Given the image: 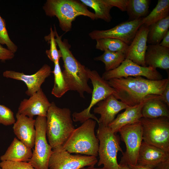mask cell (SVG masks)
Masks as SVG:
<instances>
[{"label": "cell", "instance_id": "cell-1", "mask_svg": "<svg viewBox=\"0 0 169 169\" xmlns=\"http://www.w3.org/2000/svg\"><path fill=\"white\" fill-rule=\"evenodd\" d=\"M108 81L115 91V97L128 106H132L142 102L150 95H161L169 83V78L151 80L138 76Z\"/></svg>", "mask_w": 169, "mask_h": 169}, {"label": "cell", "instance_id": "cell-2", "mask_svg": "<svg viewBox=\"0 0 169 169\" xmlns=\"http://www.w3.org/2000/svg\"><path fill=\"white\" fill-rule=\"evenodd\" d=\"M54 31L64 63L62 72L64 80L69 90L77 91L80 97L84 98V93L91 94L92 91L88 84L89 78L87 68L74 57L70 50L71 46L68 40H62V37L58 35L55 26Z\"/></svg>", "mask_w": 169, "mask_h": 169}, {"label": "cell", "instance_id": "cell-3", "mask_svg": "<svg viewBox=\"0 0 169 169\" xmlns=\"http://www.w3.org/2000/svg\"><path fill=\"white\" fill-rule=\"evenodd\" d=\"M46 118V135L52 149L62 146L75 129L71 112L68 108L51 103Z\"/></svg>", "mask_w": 169, "mask_h": 169}, {"label": "cell", "instance_id": "cell-4", "mask_svg": "<svg viewBox=\"0 0 169 169\" xmlns=\"http://www.w3.org/2000/svg\"><path fill=\"white\" fill-rule=\"evenodd\" d=\"M43 8L47 16L57 18L59 27L65 33L71 30L73 22L78 16L82 15L96 19L95 13L80 1L47 0Z\"/></svg>", "mask_w": 169, "mask_h": 169}, {"label": "cell", "instance_id": "cell-5", "mask_svg": "<svg viewBox=\"0 0 169 169\" xmlns=\"http://www.w3.org/2000/svg\"><path fill=\"white\" fill-rule=\"evenodd\" d=\"M96 121L89 119L75 129L62 146L69 153L96 157L98 155L99 140L95 129Z\"/></svg>", "mask_w": 169, "mask_h": 169}, {"label": "cell", "instance_id": "cell-6", "mask_svg": "<svg viewBox=\"0 0 169 169\" xmlns=\"http://www.w3.org/2000/svg\"><path fill=\"white\" fill-rule=\"evenodd\" d=\"M98 125L96 136L99 143L98 166L103 165L106 169H118L117 154L119 151L123 152L120 146L119 137L108 126Z\"/></svg>", "mask_w": 169, "mask_h": 169}, {"label": "cell", "instance_id": "cell-7", "mask_svg": "<svg viewBox=\"0 0 169 169\" xmlns=\"http://www.w3.org/2000/svg\"><path fill=\"white\" fill-rule=\"evenodd\" d=\"M89 79L93 86L92 97L89 106L86 109L79 112H74L72 114V120L74 122L82 123L87 120L91 119L95 120L98 123V119L90 113L92 108L99 102L103 100L115 91L108 83L95 70H91L87 68Z\"/></svg>", "mask_w": 169, "mask_h": 169}, {"label": "cell", "instance_id": "cell-8", "mask_svg": "<svg viewBox=\"0 0 169 169\" xmlns=\"http://www.w3.org/2000/svg\"><path fill=\"white\" fill-rule=\"evenodd\" d=\"M143 141L169 152V118H141Z\"/></svg>", "mask_w": 169, "mask_h": 169}, {"label": "cell", "instance_id": "cell-9", "mask_svg": "<svg viewBox=\"0 0 169 169\" xmlns=\"http://www.w3.org/2000/svg\"><path fill=\"white\" fill-rule=\"evenodd\" d=\"M36 135L34 150L28 162L36 169H49V161L52 148L46 139V118L37 116L35 119Z\"/></svg>", "mask_w": 169, "mask_h": 169}, {"label": "cell", "instance_id": "cell-10", "mask_svg": "<svg viewBox=\"0 0 169 169\" xmlns=\"http://www.w3.org/2000/svg\"><path fill=\"white\" fill-rule=\"evenodd\" d=\"M118 132L126 147L125 152L122 153L119 164L137 165L139 150L143 141L141 123L139 121L125 125L120 129Z\"/></svg>", "mask_w": 169, "mask_h": 169}, {"label": "cell", "instance_id": "cell-11", "mask_svg": "<svg viewBox=\"0 0 169 169\" xmlns=\"http://www.w3.org/2000/svg\"><path fill=\"white\" fill-rule=\"evenodd\" d=\"M98 161L96 157L79 154L72 155L62 146L52 149L49 161V169H80L95 166Z\"/></svg>", "mask_w": 169, "mask_h": 169}, {"label": "cell", "instance_id": "cell-12", "mask_svg": "<svg viewBox=\"0 0 169 169\" xmlns=\"http://www.w3.org/2000/svg\"><path fill=\"white\" fill-rule=\"evenodd\" d=\"M138 76L144 77L151 80H159L163 79L162 75L156 69L151 67L140 66L127 59L124 60L116 69L105 71L102 77L108 81L113 79Z\"/></svg>", "mask_w": 169, "mask_h": 169}, {"label": "cell", "instance_id": "cell-13", "mask_svg": "<svg viewBox=\"0 0 169 169\" xmlns=\"http://www.w3.org/2000/svg\"><path fill=\"white\" fill-rule=\"evenodd\" d=\"M142 18L124 22L107 30H94L89 33V36L95 40L105 38L116 39L129 45L142 25Z\"/></svg>", "mask_w": 169, "mask_h": 169}, {"label": "cell", "instance_id": "cell-14", "mask_svg": "<svg viewBox=\"0 0 169 169\" xmlns=\"http://www.w3.org/2000/svg\"><path fill=\"white\" fill-rule=\"evenodd\" d=\"M52 71L49 65L45 64L35 73L31 75L25 74L12 70H7L3 73L4 77L21 81L27 87L26 94L31 96L38 91L45 79L51 74Z\"/></svg>", "mask_w": 169, "mask_h": 169}, {"label": "cell", "instance_id": "cell-15", "mask_svg": "<svg viewBox=\"0 0 169 169\" xmlns=\"http://www.w3.org/2000/svg\"><path fill=\"white\" fill-rule=\"evenodd\" d=\"M50 105L41 88L29 99L21 101L17 113L32 118L35 115L46 117Z\"/></svg>", "mask_w": 169, "mask_h": 169}, {"label": "cell", "instance_id": "cell-16", "mask_svg": "<svg viewBox=\"0 0 169 169\" xmlns=\"http://www.w3.org/2000/svg\"><path fill=\"white\" fill-rule=\"evenodd\" d=\"M148 27L142 24L136 33L132 41L129 45L125 54V59L135 63L146 67L144 58L147 48V36Z\"/></svg>", "mask_w": 169, "mask_h": 169}, {"label": "cell", "instance_id": "cell-17", "mask_svg": "<svg viewBox=\"0 0 169 169\" xmlns=\"http://www.w3.org/2000/svg\"><path fill=\"white\" fill-rule=\"evenodd\" d=\"M94 109V113L100 115L98 124L108 126L115 118L116 115L129 106L111 95L97 104Z\"/></svg>", "mask_w": 169, "mask_h": 169}, {"label": "cell", "instance_id": "cell-18", "mask_svg": "<svg viewBox=\"0 0 169 169\" xmlns=\"http://www.w3.org/2000/svg\"><path fill=\"white\" fill-rule=\"evenodd\" d=\"M16 117L17 120L13 127L14 134L26 146L33 148L36 135L35 120L18 113Z\"/></svg>", "mask_w": 169, "mask_h": 169}, {"label": "cell", "instance_id": "cell-19", "mask_svg": "<svg viewBox=\"0 0 169 169\" xmlns=\"http://www.w3.org/2000/svg\"><path fill=\"white\" fill-rule=\"evenodd\" d=\"M168 159H169V152L142 141L137 164L153 168L160 163Z\"/></svg>", "mask_w": 169, "mask_h": 169}, {"label": "cell", "instance_id": "cell-20", "mask_svg": "<svg viewBox=\"0 0 169 169\" xmlns=\"http://www.w3.org/2000/svg\"><path fill=\"white\" fill-rule=\"evenodd\" d=\"M146 67L164 70L169 69V48L164 47L159 44H149L144 58Z\"/></svg>", "mask_w": 169, "mask_h": 169}, {"label": "cell", "instance_id": "cell-21", "mask_svg": "<svg viewBox=\"0 0 169 169\" xmlns=\"http://www.w3.org/2000/svg\"><path fill=\"white\" fill-rule=\"evenodd\" d=\"M150 95L142 102L132 106H128L123 112L118 114L116 117L108 125L114 133L118 132L122 127L139 122L142 117V108Z\"/></svg>", "mask_w": 169, "mask_h": 169}, {"label": "cell", "instance_id": "cell-22", "mask_svg": "<svg viewBox=\"0 0 169 169\" xmlns=\"http://www.w3.org/2000/svg\"><path fill=\"white\" fill-rule=\"evenodd\" d=\"M141 114L142 117L145 118H169V107L162 100L161 95H151L142 108Z\"/></svg>", "mask_w": 169, "mask_h": 169}, {"label": "cell", "instance_id": "cell-23", "mask_svg": "<svg viewBox=\"0 0 169 169\" xmlns=\"http://www.w3.org/2000/svg\"><path fill=\"white\" fill-rule=\"evenodd\" d=\"M33 155L32 149L15 137L5 153L1 156V161H9L28 162Z\"/></svg>", "mask_w": 169, "mask_h": 169}, {"label": "cell", "instance_id": "cell-24", "mask_svg": "<svg viewBox=\"0 0 169 169\" xmlns=\"http://www.w3.org/2000/svg\"><path fill=\"white\" fill-rule=\"evenodd\" d=\"M169 28V16L148 26L147 43L152 45L159 44Z\"/></svg>", "mask_w": 169, "mask_h": 169}, {"label": "cell", "instance_id": "cell-25", "mask_svg": "<svg viewBox=\"0 0 169 169\" xmlns=\"http://www.w3.org/2000/svg\"><path fill=\"white\" fill-rule=\"evenodd\" d=\"M149 0H128L126 11L129 21L143 18L149 14Z\"/></svg>", "mask_w": 169, "mask_h": 169}, {"label": "cell", "instance_id": "cell-26", "mask_svg": "<svg viewBox=\"0 0 169 169\" xmlns=\"http://www.w3.org/2000/svg\"><path fill=\"white\" fill-rule=\"evenodd\" d=\"M169 0H158L156 7L147 16L142 18V24L148 27L169 16Z\"/></svg>", "mask_w": 169, "mask_h": 169}, {"label": "cell", "instance_id": "cell-27", "mask_svg": "<svg viewBox=\"0 0 169 169\" xmlns=\"http://www.w3.org/2000/svg\"><path fill=\"white\" fill-rule=\"evenodd\" d=\"M86 6L90 7L95 11L96 19H101L107 22L111 21L110 11L112 7L105 0H80Z\"/></svg>", "mask_w": 169, "mask_h": 169}, {"label": "cell", "instance_id": "cell-28", "mask_svg": "<svg viewBox=\"0 0 169 169\" xmlns=\"http://www.w3.org/2000/svg\"><path fill=\"white\" fill-rule=\"evenodd\" d=\"M125 59V54L122 52L106 51L102 55L94 58L95 61L103 62L105 71H110L118 67Z\"/></svg>", "mask_w": 169, "mask_h": 169}, {"label": "cell", "instance_id": "cell-29", "mask_svg": "<svg viewBox=\"0 0 169 169\" xmlns=\"http://www.w3.org/2000/svg\"><path fill=\"white\" fill-rule=\"evenodd\" d=\"M95 48L102 51L120 52L126 53L129 45L119 39L105 38L96 40Z\"/></svg>", "mask_w": 169, "mask_h": 169}, {"label": "cell", "instance_id": "cell-30", "mask_svg": "<svg viewBox=\"0 0 169 169\" xmlns=\"http://www.w3.org/2000/svg\"><path fill=\"white\" fill-rule=\"evenodd\" d=\"M54 64V69L52 73L54 75V83L51 94L55 97L59 98L70 90L64 77L59 61Z\"/></svg>", "mask_w": 169, "mask_h": 169}, {"label": "cell", "instance_id": "cell-31", "mask_svg": "<svg viewBox=\"0 0 169 169\" xmlns=\"http://www.w3.org/2000/svg\"><path fill=\"white\" fill-rule=\"evenodd\" d=\"M44 39L50 44L49 49L46 51L48 58L54 63L59 61L61 58V54L60 50L57 49L54 32L52 27H50V33L44 37Z\"/></svg>", "mask_w": 169, "mask_h": 169}, {"label": "cell", "instance_id": "cell-32", "mask_svg": "<svg viewBox=\"0 0 169 169\" xmlns=\"http://www.w3.org/2000/svg\"><path fill=\"white\" fill-rule=\"evenodd\" d=\"M0 44L6 45L7 49L14 53L18 49L17 46L11 40L8 35L5 21L0 15Z\"/></svg>", "mask_w": 169, "mask_h": 169}, {"label": "cell", "instance_id": "cell-33", "mask_svg": "<svg viewBox=\"0 0 169 169\" xmlns=\"http://www.w3.org/2000/svg\"><path fill=\"white\" fill-rule=\"evenodd\" d=\"M15 121L12 111L7 106L0 104V124L10 125L14 124Z\"/></svg>", "mask_w": 169, "mask_h": 169}, {"label": "cell", "instance_id": "cell-34", "mask_svg": "<svg viewBox=\"0 0 169 169\" xmlns=\"http://www.w3.org/2000/svg\"><path fill=\"white\" fill-rule=\"evenodd\" d=\"M2 169H36L27 162L2 161L0 162Z\"/></svg>", "mask_w": 169, "mask_h": 169}, {"label": "cell", "instance_id": "cell-35", "mask_svg": "<svg viewBox=\"0 0 169 169\" xmlns=\"http://www.w3.org/2000/svg\"><path fill=\"white\" fill-rule=\"evenodd\" d=\"M128 0H105L112 8L116 7L122 12L126 11Z\"/></svg>", "mask_w": 169, "mask_h": 169}, {"label": "cell", "instance_id": "cell-36", "mask_svg": "<svg viewBox=\"0 0 169 169\" xmlns=\"http://www.w3.org/2000/svg\"><path fill=\"white\" fill-rule=\"evenodd\" d=\"M14 56V53L0 44V61L4 62L11 59Z\"/></svg>", "mask_w": 169, "mask_h": 169}, {"label": "cell", "instance_id": "cell-37", "mask_svg": "<svg viewBox=\"0 0 169 169\" xmlns=\"http://www.w3.org/2000/svg\"><path fill=\"white\" fill-rule=\"evenodd\" d=\"M161 97L163 101L169 107V83L163 91Z\"/></svg>", "mask_w": 169, "mask_h": 169}, {"label": "cell", "instance_id": "cell-38", "mask_svg": "<svg viewBox=\"0 0 169 169\" xmlns=\"http://www.w3.org/2000/svg\"><path fill=\"white\" fill-rule=\"evenodd\" d=\"M159 44L166 48H169V31L167 32Z\"/></svg>", "mask_w": 169, "mask_h": 169}, {"label": "cell", "instance_id": "cell-39", "mask_svg": "<svg viewBox=\"0 0 169 169\" xmlns=\"http://www.w3.org/2000/svg\"><path fill=\"white\" fill-rule=\"evenodd\" d=\"M153 169H169V159L160 163Z\"/></svg>", "mask_w": 169, "mask_h": 169}, {"label": "cell", "instance_id": "cell-40", "mask_svg": "<svg viewBox=\"0 0 169 169\" xmlns=\"http://www.w3.org/2000/svg\"><path fill=\"white\" fill-rule=\"evenodd\" d=\"M130 169H153V168L146 166L138 165H129Z\"/></svg>", "mask_w": 169, "mask_h": 169}, {"label": "cell", "instance_id": "cell-41", "mask_svg": "<svg viewBox=\"0 0 169 169\" xmlns=\"http://www.w3.org/2000/svg\"><path fill=\"white\" fill-rule=\"evenodd\" d=\"M118 169H130L128 165L124 164H119Z\"/></svg>", "mask_w": 169, "mask_h": 169}, {"label": "cell", "instance_id": "cell-42", "mask_svg": "<svg viewBox=\"0 0 169 169\" xmlns=\"http://www.w3.org/2000/svg\"><path fill=\"white\" fill-rule=\"evenodd\" d=\"M80 169H106L103 167L102 168H96L94 166H88L87 167H84Z\"/></svg>", "mask_w": 169, "mask_h": 169}, {"label": "cell", "instance_id": "cell-43", "mask_svg": "<svg viewBox=\"0 0 169 169\" xmlns=\"http://www.w3.org/2000/svg\"><path fill=\"white\" fill-rule=\"evenodd\" d=\"M0 169H2L0 167Z\"/></svg>", "mask_w": 169, "mask_h": 169}]
</instances>
